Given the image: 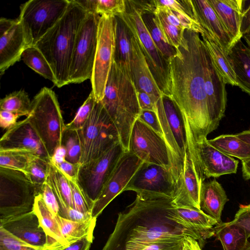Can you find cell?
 I'll use <instances>...</instances> for the list:
<instances>
[{
	"label": "cell",
	"instance_id": "1",
	"mask_svg": "<svg viewBox=\"0 0 250 250\" xmlns=\"http://www.w3.org/2000/svg\"><path fill=\"white\" fill-rule=\"evenodd\" d=\"M176 54L168 61L170 98L181 111L192 145L211 132L205 88L208 50L199 34L186 29Z\"/></svg>",
	"mask_w": 250,
	"mask_h": 250
},
{
	"label": "cell",
	"instance_id": "2",
	"mask_svg": "<svg viewBox=\"0 0 250 250\" xmlns=\"http://www.w3.org/2000/svg\"><path fill=\"white\" fill-rule=\"evenodd\" d=\"M175 214L172 199L145 200L136 196L125 211L119 213L113 231L102 250H141L157 241L186 235L196 239L203 248L206 239L175 221Z\"/></svg>",
	"mask_w": 250,
	"mask_h": 250
},
{
	"label": "cell",
	"instance_id": "3",
	"mask_svg": "<svg viewBox=\"0 0 250 250\" xmlns=\"http://www.w3.org/2000/svg\"><path fill=\"white\" fill-rule=\"evenodd\" d=\"M87 12L76 1L70 0L67 9L57 23L35 44L49 63L61 87L70 83L69 73L77 34Z\"/></svg>",
	"mask_w": 250,
	"mask_h": 250
},
{
	"label": "cell",
	"instance_id": "4",
	"mask_svg": "<svg viewBox=\"0 0 250 250\" xmlns=\"http://www.w3.org/2000/svg\"><path fill=\"white\" fill-rule=\"evenodd\" d=\"M118 131L124 151H128L130 133L141 112L131 71L114 61L101 101Z\"/></svg>",
	"mask_w": 250,
	"mask_h": 250
},
{
	"label": "cell",
	"instance_id": "5",
	"mask_svg": "<svg viewBox=\"0 0 250 250\" xmlns=\"http://www.w3.org/2000/svg\"><path fill=\"white\" fill-rule=\"evenodd\" d=\"M155 112L170 157L171 172L177 186L183 172L188 140L183 115L170 97L164 94L158 100Z\"/></svg>",
	"mask_w": 250,
	"mask_h": 250
},
{
	"label": "cell",
	"instance_id": "6",
	"mask_svg": "<svg viewBox=\"0 0 250 250\" xmlns=\"http://www.w3.org/2000/svg\"><path fill=\"white\" fill-rule=\"evenodd\" d=\"M27 117L44 144L50 158L62 144L65 129L59 104L55 92L44 87L31 101Z\"/></svg>",
	"mask_w": 250,
	"mask_h": 250
},
{
	"label": "cell",
	"instance_id": "7",
	"mask_svg": "<svg viewBox=\"0 0 250 250\" xmlns=\"http://www.w3.org/2000/svg\"><path fill=\"white\" fill-rule=\"evenodd\" d=\"M38 194L24 172L0 167V224L32 211Z\"/></svg>",
	"mask_w": 250,
	"mask_h": 250
},
{
	"label": "cell",
	"instance_id": "8",
	"mask_svg": "<svg viewBox=\"0 0 250 250\" xmlns=\"http://www.w3.org/2000/svg\"><path fill=\"white\" fill-rule=\"evenodd\" d=\"M70 0H30L22 4L18 19L21 23L27 47L36 43L60 20Z\"/></svg>",
	"mask_w": 250,
	"mask_h": 250
},
{
	"label": "cell",
	"instance_id": "9",
	"mask_svg": "<svg viewBox=\"0 0 250 250\" xmlns=\"http://www.w3.org/2000/svg\"><path fill=\"white\" fill-rule=\"evenodd\" d=\"M126 11L119 16L128 28L137 36L141 48L162 93L170 97V80L168 62L156 46L142 17L143 12L125 0Z\"/></svg>",
	"mask_w": 250,
	"mask_h": 250
},
{
	"label": "cell",
	"instance_id": "10",
	"mask_svg": "<svg viewBox=\"0 0 250 250\" xmlns=\"http://www.w3.org/2000/svg\"><path fill=\"white\" fill-rule=\"evenodd\" d=\"M124 152L120 142H118L99 157L80 165L76 183L93 206L101 194Z\"/></svg>",
	"mask_w": 250,
	"mask_h": 250
},
{
	"label": "cell",
	"instance_id": "11",
	"mask_svg": "<svg viewBox=\"0 0 250 250\" xmlns=\"http://www.w3.org/2000/svg\"><path fill=\"white\" fill-rule=\"evenodd\" d=\"M100 15L88 13L76 37L71 62L70 83H79L92 77L97 45Z\"/></svg>",
	"mask_w": 250,
	"mask_h": 250
},
{
	"label": "cell",
	"instance_id": "12",
	"mask_svg": "<svg viewBox=\"0 0 250 250\" xmlns=\"http://www.w3.org/2000/svg\"><path fill=\"white\" fill-rule=\"evenodd\" d=\"M116 21L115 17L102 15L98 24L97 45L91 80L96 101L104 98L108 76L114 61Z\"/></svg>",
	"mask_w": 250,
	"mask_h": 250
},
{
	"label": "cell",
	"instance_id": "13",
	"mask_svg": "<svg viewBox=\"0 0 250 250\" xmlns=\"http://www.w3.org/2000/svg\"><path fill=\"white\" fill-rule=\"evenodd\" d=\"M176 185L168 169L158 165L143 163L124 189L133 191L145 200L173 199Z\"/></svg>",
	"mask_w": 250,
	"mask_h": 250
},
{
	"label": "cell",
	"instance_id": "14",
	"mask_svg": "<svg viewBox=\"0 0 250 250\" xmlns=\"http://www.w3.org/2000/svg\"><path fill=\"white\" fill-rule=\"evenodd\" d=\"M128 151L144 163L161 166L171 172L170 153L164 138L138 119L131 129Z\"/></svg>",
	"mask_w": 250,
	"mask_h": 250
},
{
	"label": "cell",
	"instance_id": "15",
	"mask_svg": "<svg viewBox=\"0 0 250 250\" xmlns=\"http://www.w3.org/2000/svg\"><path fill=\"white\" fill-rule=\"evenodd\" d=\"M143 162L129 151H124L101 194L94 203L92 218L97 219L124 189Z\"/></svg>",
	"mask_w": 250,
	"mask_h": 250
},
{
	"label": "cell",
	"instance_id": "16",
	"mask_svg": "<svg viewBox=\"0 0 250 250\" xmlns=\"http://www.w3.org/2000/svg\"><path fill=\"white\" fill-rule=\"evenodd\" d=\"M204 179L196 154L188 148L183 172L172 199L174 205L200 209V190Z\"/></svg>",
	"mask_w": 250,
	"mask_h": 250
},
{
	"label": "cell",
	"instance_id": "17",
	"mask_svg": "<svg viewBox=\"0 0 250 250\" xmlns=\"http://www.w3.org/2000/svg\"><path fill=\"white\" fill-rule=\"evenodd\" d=\"M27 47L24 31L18 19H0V74L18 62Z\"/></svg>",
	"mask_w": 250,
	"mask_h": 250
},
{
	"label": "cell",
	"instance_id": "18",
	"mask_svg": "<svg viewBox=\"0 0 250 250\" xmlns=\"http://www.w3.org/2000/svg\"><path fill=\"white\" fill-rule=\"evenodd\" d=\"M205 88L211 132L225 115L227 91L224 78L213 64L208 52L205 69Z\"/></svg>",
	"mask_w": 250,
	"mask_h": 250
},
{
	"label": "cell",
	"instance_id": "19",
	"mask_svg": "<svg viewBox=\"0 0 250 250\" xmlns=\"http://www.w3.org/2000/svg\"><path fill=\"white\" fill-rule=\"evenodd\" d=\"M204 177H219L237 172L239 162L219 151L208 142L207 138L192 146Z\"/></svg>",
	"mask_w": 250,
	"mask_h": 250
},
{
	"label": "cell",
	"instance_id": "20",
	"mask_svg": "<svg viewBox=\"0 0 250 250\" xmlns=\"http://www.w3.org/2000/svg\"><path fill=\"white\" fill-rule=\"evenodd\" d=\"M29 149L42 158L50 159L44 144L28 117L18 122L1 137L0 149Z\"/></svg>",
	"mask_w": 250,
	"mask_h": 250
},
{
	"label": "cell",
	"instance_id": "21",
	"mask_svg": "<svg viewBox=\"0 0 250 250\" xmlns=\"http://www.w3.org/2000/svg\"><path fill=\"white\" fill-rule=\"evenodd\" d=\"M0 226L36 250H43L46 235L33 210L10 218L0 224Z\"/></svg>",
	"mask_w": 250,
	"mask_h": 250
},
{
	"label": "cell",
	"instance_id": "22",
	"mask_svg": "<svg viewBox=\"0 0 250 250\" xmlns=\"http://www.w3.org/2000/svg\"><path fill=\"white\" fill-rule=\"evenodd\" d=\"M130 31L132 34L131 69L136 90L147 93L157 102L163 94L150 71L137 36Z\"/></svg>",
	"mask_w": 250,
	"mask_h": 250
},
{
	"label": "cell",
	"instance_id": "23",
	"mask_svg": "<svg viewBox=\"0 0 250 250\" xmlns=\"http://www.w3.org/2000/svg\"><path fill=\"white\" fill-rule=\"evenodd\" d=\"M195 19L228 54L234 42L207 0H191Z\"/></svg>",
	"mask_w": 250,
	"mask_h": 250
},
{
	"label": "cell",
	"instance_id": "24",
	"mask_svg": "<svg viewBox=\"0 0 250 250\" xmlns=\"http://www.w3.org/2000/svg\"><path fill=\"white\" fill-rule=\"evenodd\" d=\"M33 210L46 235V244L43 250H63L68 247L56 216L48 209L40 193L35 197Z\"/></svg>",
	"mask_w": 250,
	"mask_h": 250
},
{
	"label": "cell",
	"instance_id": "25",
	"mask_svg": "<svg viewBox=\"0 0 250 250\" xmlns=\"http://www.w3.org/2000/svg\"><path fill=\"white\" fill-rule=\"evenodd\" d=\"M234 43L243 37L240 32L244 0H207Z\"/></svg>",
	"mask_w": 250,
	"mask_h": 250
},
{
	"label": "cell",
	"instance_id": "26",
	"mask_svg": "<svg viewBox=\"0 0 250 250\" xmlns=\"http://www.w3.org/2000/svg\"><path fill=\"white\" fill-rule=\"evenodd\" d=\"M108 116L101 102H96L88 119L78 130L82 145L80 165L88 162L93 145Z\"/></svg>",
	"mask_w": 250,
	"mask_h": 250
},
{
	"label": "cell",
	"instance_id": "27",
	"mask_svg": "<svg viewBox=\"0 0 250 250\" xmlns=\"http://www.w3.org/2000/svg\"><path fill=\"white\" fill-rule=\"evenodd\" d=\"M175 219L179 224L189 228L206 240L215 235L214 227L217 221L201 209L189 207H176Z\"/></svg>",
	"mask_w": 250,
	"mask_h": 250
},
{
	"label": "cell",
	"instance_id": "28",
	"mask_svg": "<svg viewBox=\"0 0 250 250\" xmlns=\"http://www.w3.org/2000/svg\"><path fill=\"white\" fill-rule=\"evenodd\" d=\"M229 200L225 190L215 179L202 183L200 194V209L218 224L222 223V212Z\"/></svg>",
	"mask_w": 250,
	"mask_h": 250
},
{
	"label": "cell",
	"instance_id": "29",
	"mask_svg": "<svg viewBox=\"0 0 250 250\" xmlns=\"http://www.w3.org/2000/svg\"><path fill=\"white\" fill-rule=\"evenodd\" d=\"M227 55L237 86L250 95V48L241 39L231 46Z\"/></svg>",
	"mask_w": 250,
	"mask_h": 250
},
{
	"label": "cell",
	"instance_id": "30",
	"mask_svg": "<svg viewBox=\"0 0 250 250\" xmlns=\"http://www.w3.org/2000/svg\"><path fill=\"white\" fill-rule=\"evenodd\" d=\"M214 229L224 250H243L250 245L244 229L231 222L218 224Z\"/></svg>",
	"mask_w": 250,
	"mask_h": 250
},
{
	"label": "cell",
	"instance_id": "31",
	"mask_svg": "<svg viewBox=\"0 0 250 250\" xmlns=\"http://www.w3.org/2000/svg\"><path fill=\"white\" fill-rule=\"evenodd\" d=\"M201 36L213 64L224 78L226 83L237 86L235 75L227 54L207 32Z\"/></svg>",
	"mask_w": 250,
	"mask_h": 250
},
{
	"label": "cell",
	"instance_id": "32",
	"mask_svg": "<svg viewBox=\"0 0 250 250\" xmlns=\"http://www.w3.org/2000/svg\"><path fill=\"white\" fill-rule=\"evenodd\" d=\"M46 182L54 191L58 202L59 210L69 207L73 208L69 180L50 160Z\"/></svg>",
	"mask_w": 250,
	"mask_h": 250
},
{
	"label": "cell",
	"instance_id": "33",
	"mask_svg": "<svg viewBox=\"0 0 250 250\" xmlns=\"http://www.w3.org/2000/svg\"><path fill=\"white\" fill-rule=\"evenodd\" d=\"M115 18L116 33L114 61L125 66L131 71V39L132 34L120 17L115 16Z\"/></svg>",
	"mask_w": 250,
	"mask_h": 250
},
{
	"label": "cell",
	"instance_id": "34",
	"mask_svg": "<svg viewBox=\"0 0 250 250\" xmlns=\"http://www.w3.org/2000/svg\"><path fill=\"white\" fill-rule=\"evenodd\" d=\"M208 143L222 152L238 158L242 162L250 159V146L238 138L236 134H223Z\"/></svg>",
	"mask_w": 250,
	"mask_h": 250
},
{
	"label": "cell",
	"instance_id": "35",
	"mask_svg": "<svg viewBox=\"0 0 250 250\" xmlns=\"http://www.w3.org/2000/svg\"><path fill=\"white\" fill-rule=\"evenodd\" d=\"M62 234L68 245L93 234L97 219L92 218L84 222H75L56 216Z\"/></svg>",
	"mask_w": 250,
	"mask_h": 250
},
{
	"label": "cell",
	"instance_id": "36",
	"mask_svg": "<svg viewBox=\"0 0 250 250\" xmlns=\"http://www.w3.org/2000/svg\"><path fill=\"white\" fill-rule=\"evenodd\" d=\"M38 157L33 151L29 149H0V167L25 173L30 164Z\"/></svg>",
	"mask_w": 250,
	"mask_h": 250
},
{
	"label": "cell",
	"instance_id": "37",
	"mask_svg": "<svg viewBox=\"0 0 250 250\" xmlns=\"http://www.w3.org/2000/svg\"><path fill=\"white\" fill-rule=\"evenodd\" d=\"M118 142L120 140L118 131L109 116L93 145L88 162L99 157Z\"/></svg>",
	"mask_w": 250,
	"mask_h": 250
},
{
	"label": "cell",
	"instance_id": "38",
	"mask_svg": "<svg viewBox=\"0 0 250 250\" xmlns=\"http://www.w3.org/2000/svg\"><path fill=\"white\" fill-rule=\"evenodd\" d=\"M21 59L28 67L56 85V80L49 63L36 47H26L21 55Z\"/></svg>",
	"mask_w": 250,
	"mask_h": 250
},
{
	"label": "cell",
	"instance_id": "39",
	"mask_svg": "<svg viewBox=\"0 0 250 250\" xmlns=\"http://www.w3.org/2000/svg\"><path fill=\"white\" fill-rule=\"evenodd\" d=\"M88 13L117 16L126 11L125 0H76Z\"/></svg>",
	"mask_w": 250,
	"mask_h": 250
},
{
	"label": "cell",
	"instance_id": "40",
	"mask_svg": "<svg viewBox=\"0 0 250 250\" xmlns=\"http://www.w3.org/2000/svg\"><path fill=\"white\" fill-rule=\"evenodd\" d=\"M142 17L156 46L163 57L168 62L170 58L176 54V49L167 43L156 23L153 13H144Z\"/></svg>",
	"mask_w": 250,
	"mask_h": 250
},
{
	"label": "cell",
	"instance_id": "41",
	"mask_svg": "<svg viewBox=\"0 0 250 250\" xmlns=\"http://www.w3.org/2000/svg\"><path fill=\"white\" fill-rule=\"evenodd\" d=\"M31 103L27 93L24 90L13 92L0 101V109L28 116L31 110Z\"/></svg>",
	"mask_w": 250,
	"mask_h": 250
},
{
	"label": "cell",
	"instance_id": "42",
	"mask_svg": "<svg viewBox=\"0 0 250 250\" xmlns=\"http://www.w3.org/2000/svg\"><path fill=\"white\" fill-rule=\"evenodd\" d=\"M154 15L155 20L166 42L176 49L181 45L185 30L170 23L163 12L156 8Z\"/></svg>",
	"mask_w": 250,
	"mask_h": 250
},
{
	"label": "cell",
	"instance_id": "43",
	"mask_svg": "<svg viewBox=\"0 0 250 250\" xmlns=\"http://www.w3.org/2000/svg\"><path fill=\"white\" fill-rule=\"evenodd\" d=\"M62 145L66 149L65 160L72 163L80 164L82 156V145L79 131L65 127Z\"/></svg>",
	"mask_w": 250,
	"mask_h": 250
},
{
	"label": "cell",
	"instance_id": "44",
	"mask_svg": "<svg viewBox=\"0 0 250 250\" xmlns=\"http://www.w3.org/2000/svg\"><path fill=\"white\" fill-rule=\"evenodd\" d=\"M50 160L38 157L30 164L26 170L25 174L36 187L38 194L46 181Z\"/></svg>",
	"mask_w": 250,
	"mask_h": 250
},
{
	"label": "cell",
	"instance_id": "45",
	"mask_svg": "<svg viewBox=\"0 0 250 250\" xmlns=\"http://www.w3.org/2000/svg\"><path fill=\"white\" fill-rule=\"evenodd\" d=\"M96 101L91 91L87 98L78 109L73 119L65 125L66 128L80 130L84 125L91 114Z\"/></svg>",
	"mask_w": 250,
	"mask_h": 250
},
{
	"label": "cell",
	"instance_id": "46",
	"mask_svg": "<svg viewBox=\"0 0 250 250\" xmlns=\"http://www.w3.org/2000/svg\"><path fill=\"white\" fill-rule=\"evenodd\" d=\"M154 1L155 6L166 7L178 13L188 15L196 20L191 0H154Z\"/></svg>",
	"mask_w": 250,
	"mask_h": 250
},
{
	"label": "cell",
	"instance_id": "47",
	"mask_svg": "<svg viewBox=\"0 0 250 250\" xmlns=\"http://www.w3.org/2000/svg\"><path fill=\"white\" fill-rule=\"evenodd\" d=\"M69 181L72 192L73 208L82 212L91 214L93 206L87 200L76 181L69 180Z\"/></svg>",
	"mask_w": 250,
	"mask_h": 250
},
{
	"label": "cell",
	"instance_id": "48",
	"mask_svg": "<svg viewBox=\"0 0 250 250\" xmlns=\"http://www.w3.org/2000/svg\"><path fill=\"white\" fill-rule=\"evenodd\" d=\"M0 250H36L0 226Z\"/></svg>",
	"mask_w": 250,
	"mask_h": 250
},
{
	"label": "cell",
	"instance_id": "49",
	"mask_svg": "<svg viewBox=\"0 0 250 250\" xmlns=\"http://www.w3.org/2000/svg\"><path fill=\"white\" fill-rule=\"evenodd\" d=\"M242 228L247 237H250V204L247 205H240L236 213L234 219L231 221Z\"/></svg>",
	"mask_w": 250,
	"mask_h": 250
},
{
	"label": "cell",
	"instance_id": "50",
	"mask_svg": "<svg viewBox=\"0 0 250 250\" xmlns=\"http://www.w3.org/2000/svg\"><path fill=\"white\" fill-rule=\"evenodd\" d=\"M183 239L184 238L157 241L148 244L141 250H182Z\"/></svg>",
	"mask_w": 250,
	"mask_h": 250
},
{
	"label": "cell",
	"instance_id": "51",
	"mask_svg": "<svg viewBox=\"0 0 250 250\" xmlns=\"http://www.w3.org/2000/svg\"><path fill=\"white\" fill-rule=\"evenodd\" d=\"M40 193L50 211L55 215H58L59 206L57 198L51 187L45 182L42 187Z\"/></svg>",
	"mask_w": 250,
	"mask_h": 250
},
{
	"label": "cell",
	"instance_id": "52",
	"mask_svg": "<svg viewBox=\"0 0 250 250\" xmlns=\"http://www.w3.org/2000/svg\"><path fill=\"white\" fill-rule=\"evenodd\" d=\"M138 119L163 137L160 122L155 111L141 110Z\"/></svg>",
	"mask_w": 250,
	"mask_h": 250
},
{
	"label": "cell",
	"instance_id": "53",
	"mask_svg": "<svg viewBox=\"0 0 250 250\" xmlns=\"http://www.w3.org/2000/svg\"><path fill=\"white\" fill-rule=\"evenodd\" d=\"M58 215L75 222H84L92 218L91 214L82 212L71 207L60 210Z\"/></svg>",
	"mask_w": 250,
	"mask_h": 250
},
{
	"label": "cell",
	"instance_id": "54",
	"mask_svg": "<svg viewBox=\"0 0 250 250\" xmlns=\"http://www.w3.org/2000/svg\"><path fill=\"white\" fill-rule=\"evenodd\" d=\"M68 178L72 181H76L80 164L70 163L66 160L56 165Z\"/></svg>",
	"mask_w": 250,
	"mask_h": 250
},
{
	"label": "cell",
	"instance_id": "55",
	"mask_svg": "<svg viewBox=\"0 0 250 250\" xmlns=\"http://www.w3.org/2000/svg\"><path fill=\"white\" fill-rule=\"evenodd\" d=\"M21 116L7 110H0V126L3 129H9L17 123L18 119Z\"/></svg>",
	"mask_w": 250,
	"mask_h": 250
},
{
	"label": "cell",
	"instance_id": "56",
	"mask_svg": "<svg viewBox=\"0 0 250 250\" xmlns=\"http://www.w3.org/2000/svg\"><path fill=\"white\" fill-rule=\"evenodd\" d=\"M240 30L243 37L250 33V0H244Z\"/></svg>",
	"mask_w": 250,
	"mask_h": 250
},
{
	"label": "cell",
	"instance_id": "57",
	"mask_svg": "<svg viewBox=\"0 0 250 250\" xmlns=\"http://www.w3.org/2000/svg\"><path fill=\"white\" fill-rule=\"evenodd\" d=\"M137 95L141 110H155L157 102H155L151 96L146 92L139 91H137Z\"/></svg>",
	"mask_w": 250,
	"mask_h": 250
},
{
	"label": "cell",
	"instance_id": "58",
	"mask_svg": "<svg viewBox=\"0 0 250 250\" xmlns=\"http://www.w3.org/2000/svg\"><path fill=\"white\" fill-rule=\"evenodd\" d=\"M94 238L93 234H89L70 244L63 250H89Z\"/></svg>",
	"mask_w": 250,
	"mask_h": 250
},
{
	"label": "cell",
	"instance_id": "59",
	"mask_svg": "<svg viewBox=\"0 0 250 250\" xmlns=\"http://www.w3.org/2000/svg\"><path fill=\"white\" fill-rule=\"evenodd\" d=\"M182 250H202L198 241L193 237L186 235L183 239Z\"/></svg>",
	"mask_w": 250,
	"mask_h": 250
},
{
	"label": "cell",
	"instance_id": "60",
	"mask_svg": "<svg viewBox=\"0 0 250 250\" xmlns=\"http://www.w3.org/2000/svg\"><path fill=\"white\" fill-rule=\"evenodd\" d=\"M66 155V149L63 145L56 148L50 161L55 165H58L64 162Z\"/></svg>",
	"mask_w": 250,
	"mask_h": 250
},
{
	"label": "cell",
	"instance_id": "61",
	"mask_svg": "<svg viewBox=\"0 0 250 250\" xmlns=\"http://www.w3.org/2000/svg\"><path fill=\"white\" fill-rule=\"evenodd\" d=\"M243 177L247 180H250V159L242 162Z\"/></svg>",
	"mask_w": 250,
	"mask_h": 250
},
{
	"label": "cell",
	"instance_id": "62",
	"mask_svg": "<svg viewBox=\"0 0 250 250\" xmlns=\"http://www.w3.org/2000/svg\"><path fill=\"white\" fill-rule=\"evenodd\" d=\"M236 136L250 146V129L244 130L236 134Z\"/></svg>",
	"mask_w": 250,
	"mask_h": 250
},
{
	"label": "cell",
	"instance_id": "63",
	"mask_svg": "<svg viewBox=\"0 0 250 250\" xmlns=\"http://www.w3.org/2000/svg\"><path fill=\"white\" fill-rule=\"evenodd\" d=\"M243 37L248 46L250 48V33L245 35Z\"/></svg>",
	"mask_w": 250,
	"mask_h": 250
},
{
	"label": "cell",
	"instance_id": "64",
	"mask_svg": "<svg viewBox=\"0 0 250 250\" xmlns=\"http://www.w3.org/2000/svg\"><path fill=\"white\" fill-rule=\"evenodd\" d=\"M250 250V245L249 246L246 247L244 250Z\"/></svg>",
	"mask_w": 250,
	"mask_h": 250
}]
</instances>
